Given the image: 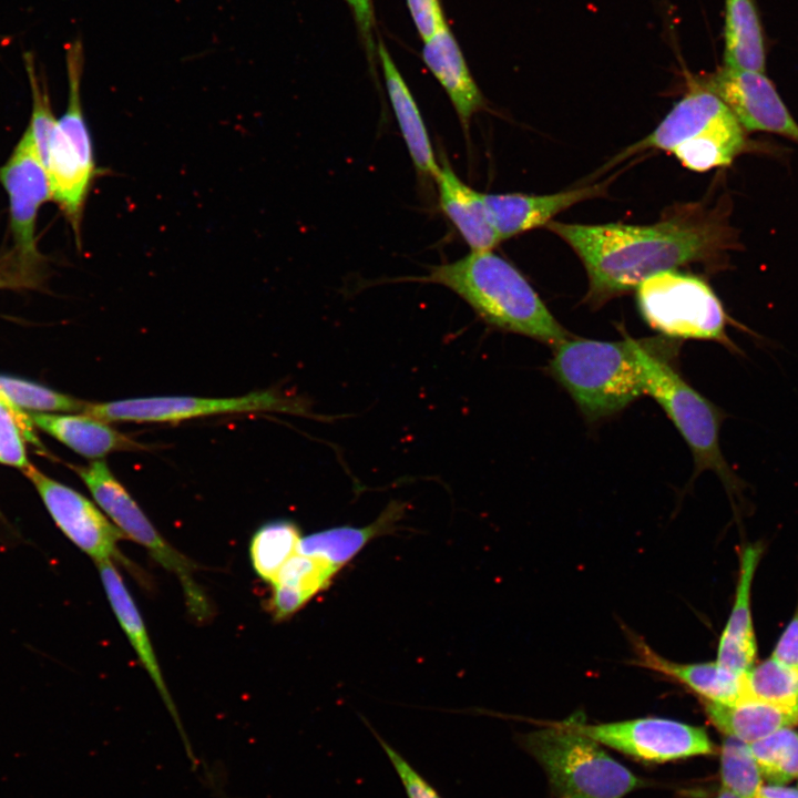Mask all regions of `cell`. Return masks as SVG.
<instances>
[{
	"mask_svg": "<svg viewBox=\"0 0 798 798\" xmlns=\"http://www.w3.org/2000/svg\"><path fill=\"white\" fill-rule=\"evenodd\" d=\"M546 227L582 260L589 277L585 301L592 307L635 290L656 274L708 259L723 242L716 222L692 212L652 225L552 221Z\"/></svg>",
	"mask_w": 798,
	"mask_h": 798,
	"instance_id": "obj_1",
	"label": "cell"
},
{
	"mask_svg": "<svg viewBox=\"0 0 798 798\" xmlns=\"http://www.w3.org/2000/svg\"><path fill=\"white\" fill-rule=\"evenodd\" d=\"M418 280L449 288L498 330L552 348L571 337L518 268L492 250H471L454 262L432 266Z\"/></svg>",
	"mask_w": 798,
	"mask_h": 798,
	"instance_id": "obj_2",
	"label": "cell"
},
{
	"mask_svg": "<svg viewBox=\"0 0 798 798\" xmlns=\"http://www.w3.org/2000/svg\"><path fill=\"white\" fill-rule=\"evenodd\" d=\"M637 340L569 337L553 348L550 375L590 422L612 417L645 395Z\"/></svg>",
	"mask_w": 798,
	"mask_h": 798,
	"instance_id": "obj_3",
	"label": "cell"
},
{
	"mask_svg": "<svg viewBox=\"0 0 798 798\" xmlns=\"http://www.w3.org/2000/svg\"><path fill=\"white\" fill-rule=\"evenodd\" d=\"M520 744L542 767L556 798H624L647 786L602 745L562 722L522 735Z\"/></svg>",
	"mask_w": 798,
	"mask_h": 798,
	"instance_id": "obj_4",
	"label": "cell"
},
{
	"mask_svg": "<svg viewBox=\"0 0 798 798\" xmlns=\"http://www.w3.org/2000/svg\"><path fill=\"white\" fill-rule=\"evenodd\" d=\"M637 359L642 368L645 395L664 410L688 444L695 474L715 472L723 483L737 489L739 480L726 462L719 444L723 411L695 390L652 345L637 340Z\"/></svg>",
	"mask_w": 798,
	"mask_h": 798,
	"instance_id": "obj_5",
	"label": "cell"
},
{
	"mask_svg": "<svg viewBox=\"0 0 798 798\" xmlns=\"http://www.w3.org/2000/svg\"><path fill=\"white\" fill-rule=\"evenodd\" d=\"M635 290L638 310L651 328L671 338L710 340L736 349L726 332L727 314L702 278L667 270Z\"/></svg>",
	"mask_w": 798,
	"mask_h": 798,
	"instance_id": "obj_6",
	"label": "cell"
},
{
	"mask_svg": "<svg viewBox=\"0 0 798 798\" xmlns=\"http://www.w3.org/2000/svg\"><path fill=\"white\" fill-rule=\"evenodd\" d=\"M69 101L65 113L57 120L48 142L44 167L52 198L79 232L82 209L95 175L93 150L81 105L83 47L76 39L65 54Z\"/></svg>",
	"mask_w": 798,
	"mask_h": 798,
	"instance_id": "obj_7",
	"label": "cell"
},
{
	"mask_svg": "<svg viewBox=\"0 0 798 798\" xmlns=\"http://www.w3.org/2000/svg\"><path fill=\"white\" fill-rule=\"evenodd\" d=\"M74 470L125 538L142 545L162 567L176 575L191 614L197 621L209 617L208 601L194 575L195 564L162 536L109 466L96 460Z\"/></svg>",
	"mask_w": 798,
	"mask_h": 798,
	"instance_id": "obj_8",
	"label": "cell"
},
{
	"mask_svg": "<svg viewBox=\"0 0 798 798\" xmlns=\"http://www.w3.org/2000/svg\"><path fill=\"white\" fill-rule=\"evenodd\" d=\"M280 412L309 418L308 401L300 397L268 389L228 398L158 396L88 403L84 415L105 422H180L193 418L226 413Z\"/></svg>",
	"mask_w": 798,
	"mask_h": 798,
	"instance_id": "obj_9",
	"label": "cell"
},
{
	"mask_svg": "<svg viewBox=\"0 0 798 798\" xmlns=\"http://www.w3.org/2000/svg\"><path fill=\"white\" fill-rule=\"evenodd\" d=\"M562 723L602 746L644 763L663 764L715 753V744L705 728L668 718L589 724L570 717Z\"/></svg>",
	"mask_w": 798,
	"mask_h": 798,
	"instance_id": "obj_10",
	"label": "cell"
},
{
	"mask_svg": "<svg viewBox=\"0 0 798 798\" xmlns=\"http://www.w3.org/2000/svg\"><path fill=\"white\" fill-rule=\"evenodd\" d=\"M24 473L35 485L52 519L61 531L95 562L117 561L133 573L137 567L120 551L125 535L103 511L75 490L52 480L29 464Z\"/></svg>",
	"mask_w": 798,
	"mask_h": 798,
	"instance_id": "obj_11",
	"label": "cell"
},
{
	"mask_svg": "<svg viewBox=\"0 0 798 798\" xmlns=\"http://www.w3.org/2000/svg\"><path fill=\"white\" fill-rule=\"evenodd\" d=\"M0 182L9 196L14 257L25 272L31 273L40 259L34 235L38 211L43 202L52 198V193L47 170L28 129L0 167Z\"/></svg>",
	"mask_w": 798,
	"mask_h": 798,
	"instance_id": "obj_12",
	"label": "cell"
},
{
	"mask_svg": "<svg viewBox=\"0 0 798 798\" xmlns=\"http://www.w3.org/2000/svg\"><path fill=\"white\" fill-rule=\"evenodd\" d=\"M702 84L726 104L744 131L775 133L798 143V123L764 72L723 66Z\"/></svg>",
	"mask_w": 798,
	"mask_h": 798,
	"instance_id": "obj_13",
	"label": "cell"
},
{
	"mask_svg": "<svg viewBox=\"0 0 798 798\" xmlns=\"http://www.w3.org/2000/svg\"><path fill=\"white\" fill-rule=\"evenodd\" d=\"M605 188V183H600L546 195L482 193V198L493 227L500 239L504 241L546 226L559 213L583 201L601 196Z\"/></svg>",
	"mask_w": 798,
	"mask_h": 798,
	"instance_id": "obj_14",
	"label": "cell"
},
{
	"mask_svg": "<svg viewBox=\"0 0 798 798\" xmlns=\"http://www.w3.org/2000/svg\"><path fill=\"white\" fill-rule=\"evenodd\" d=\"M421 58L447 92L462 127L468 132L473 114L485 108V99L448 23L423 41Z\"/></svg>",
	"mask_w": 798,
	"mask_h": 798,
	"instance_id": "obj_15",
	"label": "cell"
},
{
	"mask_svg": "<svg viewBox=\"0 0 798 798\" xmlns=\"http://www.w3.org/2000/svg\"><path fill=\"white\" fill-rule=\"evenodd\" d=\"M96 565L114 615L177 725L191 757L192 751L187 737L182 729L177 709L165 684L161 666L141 613L114 563L112 561H101L96 562Z\"/></svg>",
	"mask_w": 798,
	"mask_h": 798,
	"instance_id": "obj_16",
	"label": "cell"
},
{
	"mask_svg": "<svg viewBox=\"0 0 798 798\" xmlns=\"http://www.w3.org/2000/svg\"><path fill=\"white\" fill-rule=\"evenodd\" d=\"M763 553L760 544L746 546L740 556L735 601L720 635L716 663L736 675H745L751 667L757 645L750 611V590Z\"/></svg>",
	"mask_w": 798,
	"mask_h": 798,
	"instance_id": "obj_17",
	"label": "cell"
},
{
	"mask_svg": "<svg viewBox=\"0 0 798 798\" xmlns=\"http://www.w3.org/2000/svg\"><path fill=\"white\" fill-rule=\"evenodd\" d=\"M377 58L382 69L386 91L413 165L419 175L436 180L440 164L434 157L421 113L379 34H377Z\"/></svg>",
	"mask_w": 798,
	"mask_h": 798,
	"instance_id": "obj_18",
	"label": "cell"
},
{
	"mask_svg": "<svg viewBox=\"0 0 798 798\" xmlns=\"http://www.w3.org/2000/svg\"><path fill=\"white\" fill-rule=\"evenodd\" d=\"M636 663L684 684L705 702L735 704L747 698L745 675H736L716 662L681 664L655 653L641 638L633 640Z\"/></svg>",
	"mask_w": 798,
	"mask_h": 798,
	"instance_id": "obj_19",
	"label": "cell"
},
{
	"mask_svg": "<svg viewBox=\"0 0 798 798\" xmlns=\"http://www.w3.org/2000/svg\"><path fill=\"white\" fill-rule=\"evenodd\" d=\"M439 205L473 252L492 250L501 239L493 227L482 193L463 183L444 158L434 180Z\"/></svg>",
	"mask_w": 798,
	"mask_h": 798,
	"instance_id": "obj_20",
	"label": "cell"
},
{
	"mask_svg": "<svg viewBox=\"0 0 798 798\" xmlns=\"http://www.w3.org/2000/svg\"><path fill=\"white\" fill-rule=\"evenodd\" d=\"M30 419L79 454L102 458L117 451H141L147 446L91 416L30 413Z\"/></svg>",
	"mask_w": 798,
	"mask_h": 798,
	"instance_id": "obj_21",
	"label": "cell"
},
{
	"mask_svg": "<svg viewBox=\"0 0 798 798\" xmlns=\"http://www.w3.org/2000/svg\"><path fill=\"white\" fill-rule=\"evenodd\" d=\"M405 509L406 504L392 501L372 523L366 526L341 525L303 536L298 553L319 556L340 570L370 540L390 532L402 519Z\"/></svg>",
	"mask_w": 798,
	"mask_h": 798,
	"instance_id": "obj_22",
	"label": "cell"
},
{
	"mask_svg": "<svg viewBox=\"0 0 798 798\" xmlns=\"http://www.w3.org/2000/svg\"><path fill=\"white\" fill-rule=\"evenodd\" d=\"M724 68L765 73V37L755 0H724Z\"/></svg>",
	"mask_w": 798,
	"mask_h": 798,
	"instance_id": "obj_23",
	"label": "cell"
},
{
	"mask_svg": "<svg viewBox=\"0 0 798 798\" xmlns=\"http://www.w3.org/2000/svg\"><path fill=\"white\" fill-rule=\"evenodd\" d=\"M705 710L712 724L722 733L747 744L798 723V713L753 698H744L735 704L706 702Z\"/></svg>",
	"mask_w": 798,
	"mask_h": 798,
	"instance_id": "obj_24",
	"label": "cell"
},
{
	"mask_svg": "<svg viewBox=\"0 0 798 798\" xmlns=\"http://www.w3.org/2000/svg\"><path fill=\"white\" fill-rule=\"evenodd\" d=\"M744 146V129L728 110L704 132L676 147L672 154L686 168L706 172L728 166Z\"/></svg>",
	"mask_w": 798,
	"mask_h": 798,
	"instance_id": "obj_25",
	"label": "cell"
},
{
	"mask_svg": "<svg viewBox=\"0 0 798 798\" xmlns=\"http://www.w3.org/2000/svg\"><path fill=\"white\" fill-rule=\"evenodd\" d=\"M298 525L286 519L260 525L249 543L250 563L256 574L272 583L283 565L298 552L301 540Z\"/></svg>",
	"mask_w": 798,
	"mask_h": 798,
	"instance_id": "obj_26",
	"label": "cell"
},
{
	"mask_svg": "<svg viewBox=\"0 0 798 798\" xmlns=\"http://www.w3.org/2000/svg\"><path fill=\"white\" fill-rule=\"evenodd\" d=\"M747 698L798 713V668L770 657L745 674Z\"/></svg>",
	"mask_w": 798,
	"mask_h": 798,
	"instance_id": "obj_27",
	"label": "cell"
},
{
	"mask_svg": "<svg viewBox=\"0 0 798 798\" xmlns=\"http://www.w3.org/2000/svg\"><path fill=\"white\" fill-rule=\"evenodd\" d=\"M763 777L784 785L798 778V733L784 727L749 744Z\"/></svg>",
	"mask_w": 798,
	"mask_h": 798,
	"instance_id": "obj_28",
	"label": "cell"
},
{
	"mask_svg": "<svg viewBox=\"0 0 798 798\" xmlns=\"http://www.w3.org/2000/svg\"><path fill=\"white\" fill-rule=\"evenodd\" d=\"M719 775L722 787L739 798H756L763 775L749 744L726 736L720 747Z\"/></svg>",
	"mask_w": 798,
	"mask_h": 798,
	"instance_id": "obj_29",
	"label": "cell"
},
{
	"mask_svg": "<svg viewBox=\"0 0 798 798\" xmlns=\"http://www.w3.org/2000/svg\"><path fill=\"white\" fill-rule=\"evenodd\" d=\"M338 571L325 559L297 552L283 565L270 584L291 589L309 601L329 585Z\"/></svg>",
	"mask_w": 798,
	"mask_h": 798,
	"instance_id": "obj_30",
	"label": "cell"
},
{
	"mask_svg": "<svg viewBox=\"0 0 798 798\" xmlns=\"http://www.w3.org/2000/svg\"><path fill=\"white\" fill-rule=\"evenodd\" d=\"M0 392L16 406L40 411L80 412L86 402L21 379L0 376Z\"/></svg>",
	"mask_w": 798,
	"mask_h": 798,
	"instance_id": "obj_31",
	"label": "cell"
},
{
	"mask_svg": "<svg viewBox=\"0 0 798 798\" xmlns=\"http://www.w3.org/2000/svg\"><path fill=\"white\" fill-rule=\"evenodd\" d=\"M30 417L0 392V462L25 469L29 466L23 438L35 442Z\"/></svg>",
	"mask_w": 798,
	"mask_h": 798,
	"instance_id": "obj_32",
	"label": "cell"
},
{
	"mask_svg": "<svg viewBox=\"0 0 798 798\" xmlns=\"http://www.w3.org/2000/svg\"><path fill=\"white\" fill-rule=\"evenodd\" d=\"M356 23L358 38L365 50L370 70L376 76L377 58V34L374 0H346Z\"/></svg>",
	"mask_w": 798,
	"mask_h": 798,
	"instance_id": "obj_33",
	"label": "cell"
},
{
	"mask_svg": "<svg viewBox=\"0 0 798 798\" xmlns=\"http://www.w3.org/2000/svg\"><path fill=\"white\" fill-rule=\"evenodd\" d=\"M390 759L408 798H441L438 791L387 741L372 730Z\"/></svg>",
	"mask_w": 798,
	"mask_h": 798,
	"instance_id": "obj_34",
	"label": "cell"
},
{
	"mask_svg": "<svg viewBox=\"0 0 798 798\" xmlns=\"http://www.w3.org/2000/svg\"><path fill=\"white\" fill-rule=\"evenodd\" d=\"M420 38H431L447 21L440 0H406Z\"/></svg>",
	"mask_w": 798,
	"mask_h": 798,
	"instance_id": "obj_35",
	"label": "cell"
},
{
	"mask_svg": "<svg viewBox=\"0 0 798 798\" xmlns=\"http://www.w3.org/2000/svg\"><path fill=\"white\" fill-rule=\"evenodd\" d=\"M771 656L789 666L798 668V604L794 616L780 635Z\"/></svg>",
	"mask_w": 798,
	"mask_h": 798,
	"instance_id": "obj_36",
	"label": "cell"
},
{
	"mask_svg": "<svg viewBox=\"0 0 798 798\" xmlns=\"http://www.w3.org/2000/svg\"><path fill=\"white\" fill-rule=\"evenodd\" d=\"M31 274L23 270L21 267L4 269L0 268V288L28 285L30 283Z\"/></svg>",
	"mask_w": 798,
	"mask_h": 798,
	"instance_id": "obj_37",
	"label": "cell"
},
{
	"mask_svg": "<svg viewBox=\"0 0 798 798\" xmlns=\"http://www.w3.org/2000/svg\"><path fill=\"white\" fill-rule=\"evenodd\" d=\"M756 798H798V789L784 785H763Z\"/></svg>",
	"mask_w": 798,
	"mask_h": 798,
	"instance_id": "obj_38",
	"label": "cell"
},
{
	"mask_svg": "<svg viewBox=\"0 0 798 798\" xmlns=\"http://www.w3.org/2000/svg\"><path fill=\"white\" fill-rule=\"evenodd\" d=\"M716 798H739L734 792L729 791L728 789L720 787Z\"/></svg>",
	"mask_w": 798,
	"mask_h": 798,
	"instance_id": "obj_39",
	"label": "cell"
}]
</instances>
